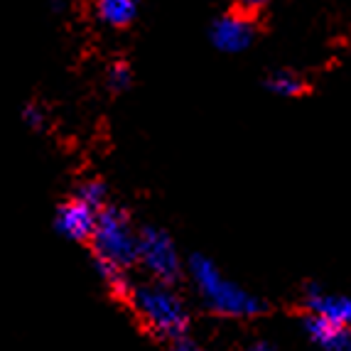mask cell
<instances>
[{
	"label": "cell",
	"mask_w": 351,
	"mask_h": 351,
	"mask_svg": "<svg viewBox=\"0 0 351 351\" xmlns=\"http://www.w3.org/2000/svg\"><path fill=\"white\" fill-rule=\"evenodd\" d=\"M76 199H82L84 204L94 206V209H104L106 204V187L101 184L99 180H88V182H82L74 192Z\"/></svg>",
	"instance_id": "12"
},
{
	"label": "cell",
	"mask_w": 351,
	"mask_h": 351,
	"mask_svg": "<svg viewBox=\"0 0 351 351\" xmlns=\"http://www.w3.org/2000/svg\"><path fill=\"white\" fill-rule=\"evenodd\" d=\"M138 263L158 282H167V285H175L184 270L172 236L155 226H145L138 231Z\"/></svg>",
	"instance_id": "4"
},
{
	"label": "cell",
	"mask_w": 351,
	"mask_h": 351,
	"mask_svg": "<svg viewBox=\"0 0 351 351\" xmlns=\"http://www.w3.org/2000/svg\"><path fill=\"white\" fill-rule=\"evenodd\" d=\"M189 278H192L197 293L206 310L221 317H234V319H251L265 312V302L253 293L243 290L239 282L228 280L217 263L206 256L189 258Z\"/></svg>",
	"instance_id": "1"
},
{
	"label": "cell",
	"mask_w": 351,
	"mask_h": 351,
	"mask_svg": "<svg viewBox=\"0 0 351 351\" xmlns=\"http://www.w3.org/2000/svg\"><path fill=\"white\" fill-rule=\"evenodd\" d=\"M23 121L29 125V128H45V111H42L40 106H35V104L25 106Z\"/></svg>",
	"instance_id": "14"
},
{
	"label": "cell",
	"mask_w": 351,
	"mask_h": 351,
	"mask_svg": "<svg viewBox=\"0 0 351 351\" xmlns=\"http://www.w3.org/2000/svg\"><path fill=\"white\" fill-rule=\"evenodd\" d=\"M125 270H128V268H121V265L106 263V261H99V258H96V273L101 276V280L111 287V293L116 295V298H125V300H128L133 285H130L128 276H125Z\"/></svg>",
	"instance_id": "11"
},
{
	"label": "cell",
	"mask_w": 351,
	"mask_h": 351,
	"mask_svg": "<svg viewBox=\"0 0 351 351\" xmlns=\"http://www.w3.org/2000/svg\"><path fill=\"white\" fill-rule=\"evenodd\" d=\"M108 86L113 88V91H125V88L130 86V82H133V74H130V66L123 64V62H118V64H113L111 69H108Z\"/></svg>",
	"instance_id": "13"
},
{
	"label": "cell",
	"mask_w": 351,
	"mask_h": 351,
	"mask_svg": "<svg viewBox=\"0 0 351 351\" xmlns=\"http://www.w3.org/2000/svg\"><path fill=\"white\" fill-rule=\"evenodd\" d=\"M304 307L310 315L324 317L329 322L351 327V298L337 293H327L317 282H310L304 287Z\"/></svg>",
	"instance_id": "7"
},
{
	"label": "cell",
	"mask_w": 351,
	"mask_h": 351,
	"mask_svg": "<svg viewBox=\"0 0 351 351\" xmlns=\"http://www.w3.org/2000/svg\"><path fill=\"white\" fill-rule=\"evenodd\" d=\"M96 217H99V209L84 204L82 199H69L57 209V217H54V226L64 239L69 241H88L94 234Z\"/></svg>",
	"instance_id": "6"
},
{
	"label": "cell",
	"mask_w": 351,
	"mask_h": 351,
	"mask_svg": "<svg viewBox=\"0 0 351 351\" xmlns=\"http://www.w3.org/2000/svg\"><path fill=\"white\" fill-rule=\"evenodd\" d=\"M268 0H236V5H239L241 12H258L261 8H265Z\"/></svg>",
	"instance_id": "15"
},
{
	"label": "cell",
	"mask_w": 351,
	"mask_h": 351,
	"mask_svg": "<svg viewBox=\"0 0 351 351\" xmlns=\"http://www.w3.org/2000/svg\"><path fill=\"white\" fill-rule=\"evenodd\" d=\"M172 351H206V349L197 344V341H189V339H184V337H180V339H175V344H172Z\"/></svg>",
	"instance_id": "16"
},
{
	"label": "cell",
	"mask_w": 351,
	"mask_h": 351,
	"mask_svg": "<svg viewBox=\"0 0 351 351\" xmlns=\"http://www.w3.org/2000/svg\"><path fill=\"white\" fill-rule=\"evenodd\" d=\"M138 15V0H96V18L108 27H128Z\"/></svg>",
	"instance_id": "9"
},
{
	"label": "cell",
	"mask_w": 351,
	"mask_h": 351,
	"mask_svg": "<svg viewBox=\"0 0 351 351\" xmlns=\"http://www.w3.org/2000/svg\"><path fill=\"white\" fill-rule=\"evenodd\" d=\"M265 88H268L270 94L280 96V99H295V96L304 94V84L302 76H298L295 71H287V69H280V71H273V74L265 79Z\"/></svg>",
	"instance_id": "10"
},
{
	"label": "cell",
	"mask_w": 351,
	"mask_h": 351,
	"mask_svg": "<svg viewBox=\"0 0 351 351\" xmlns=\"http://www.w3.org/2000/svg\"><path fill=\"white\" fill-rule=\"evenodd\" d=\"M241 351H276V346L268 344V341H253V344H248L246 349Z\"/></svg>",
	"instance_id": "17"
},
{
	"label": "cell",
	"mask_w": 351,
	"mask_h": 351,
	"mask_svg": "<svg viewBox=\"0 0 351 351\" xmlns=\"http://www.w3.org/2000/svg\"><path fill=\"white\" fill-rule=\"evenodd\" d=\"M302 329L307 339L322 351H351V327L334 324L324 317L307 315L302 319Z\"/></svg>",
	"instance_id": "8"
},
{
	"label": "cell",
	"mask_w": 351,
	"mask_h": 351,
	"mask_svg": "<svg viewBox=\"0 0 351 351\" xmlns=\"http://www.w3.org/2000/svg\"><path fill=\"white\" fill-rule=\"evenodd\" d=\"M209 37H211V45L219 52L239 54L251 47L256 29H253V23L243 12H228V15H221L219 20H214V25L209 29Z\"/></svg>",
	"instance_id": "5"
},
{
	"label": "cell",
	"mask_w": 351,
	"mask_h": 351,
	"mask_svg": "<svg viewBox=\"0 0 351 351\" xmlns=\"http://www.w3.org/2000/svg\"><path fill=\"white\" fill-rule=\"evenodd\" d=\"M94 256L106 263L130 268L138 263V231L130 223V217L118 206H104L96 217L91 234Z\"/></svg>",
	"instance_id": "3"
},
{
	"label": "cell",
	"mask_w": 351,
	"mask_h": 351,
	"mask_svg": "<svg viewBox=\"0 0 351 351\" xmlns=\"http://www.w3.org/2000/svg\"><path fill=\"white\" fill-rule=\"evenodd\" d=\"M128 302L133 304L141 322L160 339H180L189 327L187 304L167 282H150L130 290Z\"/></svg>",
	"instance_id": "2"
}]
</instances>
